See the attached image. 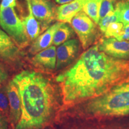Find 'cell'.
<instances>
[{
    "mask_svg": "<svg viewBox=\"0 0 129 129\" xmlns=\"http://www.w3.org/2000/svg\"><path fill=\"white\" fill-rule=\"evenodd\" d=\"M64 105L96 98L121 84L129 82V60L111 57L90 47L71 67L57 75Z\"/></svg>",
    "mask_w": 129,
    "mask_h": 129,
    "instance_id": "1",
    "label": "cell"
},
{
    "mask_svg": "<svg viewBox=\"0 0 129 129\" xmlns=\"http://www.w3.org/2000/svg\"><path fill=\"white\" fill-rule=\"evenodd\" d=\"M12 80L17 85L22 114L15 129H40L50 120L56 107L54 85L48 77L34 71L25 70Z\"/></svg>",
    "mask_w": 129,
    "mask_h": 129,
    "instance_id": "2",
    "label": "cell"
},
{
    "mask_svg": "<svg viewBox=\"0 0 129 129\" xmlns=\"http://www.w3.org/2000/svg\"><path fill=\"white\" fill-rule=\"evenodd\" d=\"M86 112L98 116H122L129 114V82L115 85L87 104Z\"/></svg>",
    "mask_w": 129,
    "mask_h": 129,
    "instance_id": "3",
    "label": "cell"
},
{
    "mask_svg": "<svg viewBox=\"0 0 129 129\" xmlns=\"http://www.w3.org/2000/svg\"><path fill=\"white\" fill-rule=\"evenodd\" d=\"M0 26L20 48L29 44L22 20L19 17L14 7L0 9Z\"/></svg>",
    "mask_w": 129,
    "mask_h": 129,
    "instance_id": "4",
    "label": "cell"
},
{
    "mask_svg": "<svg viewBox=\"0 0 129 129\" xmlns=\"http://www.w3.org/2000/svg\"><path fill=\"white\" fill-rule=\"evenodd\" d=\"M71 26L78 36L84 49H88L98 37L96 24L83 11L79 12L70 22Z\"/></svg>",
    "mask_w": 129,
    "mask_h": 129,
    "instance_id": "5",
    "label": "cell"
},
{
    "mask_svg": "<svg viewBox=\"0 0 129 129\" xmlns=\"http://www.w3.org/2000/svg\"><path fill=\"white\" fill-rule=\"evenodd\" d=\"M32 12L43 30L50 26L51 23L56 19V8L49 0H30Z\"/></svg>",
    "mask_w": 129,
    "mask_h": 129,
    "instance_id": "6",
    "label": "cell"
},
{
    "mask_svg": "<svg viewBox=\"0 0 129 129\" xmlns=\"http://www.w3.org/2000/svg\"><path fill=\"white\" fill-rule=\"evenodd\" d=\"M23 54L20 47L9 35L0 28V60L10 64L19 63Z\"/></svg>",
    "mask_w": 129,
    "mask_h": 129,
    "instance_id": "7",
    "label": "cell"
},
{
    "mask_svg": "<svg viewBox=\"0 0 129 129\" xmlns=\"http://www.w3.org/2000/svg\"><path fill=\"white\" fill-rule=\"evenodd\" d=\"M80 48V42L72 38L63 43L56 48V70L63 69L76 59Z\"/></svg>",
    "mask_w": 129,
    "mask_h": 129,
    "instance_id": "8",
    "label": "cell"
},
{
    "mask_svg": "<svg viewBox=\"0 0 129 129\" xmlns=\"http://www.w3.org/2000/svg\"><path fill=\"white\" fill-rule=\"evenodd\" d=\"M98 44L100 50L118 59H129V41H119L115 38H104Z\"/></svg>",
    "mask_w": 129,
    "mask_h": 129,
    "instance_id": "9",
    "label": "cell"
},
{
    "mask_svg": "<svg viewBox=\"0 0 129 129\" xmlns=\"http://www.w3.org/2000/svg\"><path fill=\"white\" fill-rule=\"evenodd\" d=\"M6 90L9 102V119L12 125L18 123L22 114L21 100L18 88L13 81L10 80L6 85Z\"/></svg>",
    "mask_w": 129,
    "mask_h": 129,
    "instance_id": "10",
    "label": "cell"
},
{
    "mask_svg": "<svg viewBox=\"0 0 129 129\" xmlns=\"http://www.w3.org/2000/svg\"><path fill=\"white\" fill-rule=\"evenodd\" d=\"M56 48L53 45L35 54L31 63L38 68L52 71L56 69Z\"/></svg>",
    "mask_w": 129,
    "mask_h": 129,
    "instance_id": "11",
    "label": "cell"
},
{
    "mask_svg": "<svg viewBox=\"0 0 129 129\" xmlns=\"http://www.w3.org/2000/svg\"><path fill=\"white\" fill-rule=\"evenodd\" d=\"M62 22H56L53 24L49 28L47 29L41 35H40L37 38L36 40L32 42L30 45L29 53L32 55H35L40 51L46 49L50 47L53 44V38L56 30L60 26Z\"/></svg>",
    "mask_w": 129,
    "mask_h": 129,
    "instance_id": "12",
    "label": "cell"
},
{
    "mask_svg": "<svg viewBox=\"0 0 129 129\" xmlns=\"http://www.w3.org/2000/svg\"><path fill=\"white\" fill-rule=\"evenodd\" d=\"M85 0H74L56 8V20L64 23H69L72 19L83 10Z\"/></svg>",
    "mask_w": 129,
    "mask_h": 129,
    "instance_id": "13",
    "label": "cell"
},
{
    "mask_svg": "<svg viewBox=\"0 0 129 129\" xmlns=\"http://www.w3.org/2000/svg\"><path fill=\"white\" fill-rule=\"evenodd\" d=\"M28 14L22 20L26 34L30 42L34 41L43 31L40 22L37 20L32 12L30 0H27Z\"/></svg>",
    "mask_w": 129,
    "mask_h": 129,
    "instance_id": "14",
    "label": "cell"
},
{
    "mask_svg": "<svg viewBox=\"0 0 129 129\" xmlns=\"http://www.w3.org/2000/svg\"><path fill=\"white\" fill-rule=\"evenodd\" d=\"M74 35L75 32L72 27L67 23L62 22L54 34L53 44L55 46H60L66 41L72 39Z\"/></svg>",
    "mask_w": 129,
    "mask_h": 129,
    "instance_id": "15",
    "label": "cell"
},
{
    "mask_svg": "<svg viewBox=\"0 0 129 129\" xmlns=\"http://www.w3.org/2000/svg\"><path fill=\"white\" fill-rule=\"evenodd\" d=\"M102 0H85L82 11L96 24L99 22V12Z\"/></svg>",
    "mask_w": 129,
    "mask_h": 129,
    "instance_id": "16",
    "label": "cell"
},
{
    "mask_svg": "<svg viewBox=\"0 0 129 129\" xmlns=\"http://www.w3.org/2000/svg\"><path fill=\"white\" fill-rule=\"evenodd\" d=\"M115 12L119 22L124 25L129 23V2L121 1L116 3Z\"/></svg>",
    "mask_w": 129,
    "mask_h": 129,
    "instance_id": "17",
    "label": "cell"
},
{
    "mask_svg": "<svg viewBox=\"0 0 129 129\" xmlns=\"http://www.w3.org/2000/svg\"><path fill=\"white\" fill-rule=\"evenodd\" d=\"M124 24L120 22H114L108 26L104 32L105 38H115L120 36L123 30Z\"/></svg>",
    "mask_w": 129,
    "mask_h": 129,
    "instance_id": "18",
    "label": "cell"
},
{
    "mask_svg": "<svg viewBox=\"0 0 129 129\" xmlns=\"http://www.w3.org/2000/svg\"><path fill=\"white\" fill-rule=\"evenodd\" d=\"M0 112L7 118L9 117V102L6 86H1L0 87Z\"/></svg>",
    "mask_w": 129,
    "mask_h": 129,
    "instance_id": "19",
    "label": "cell"
},
{
    "mask_svg": "<svg viewBox=\"0 0 129 129\" xmlns=\"http://www.w3.org/2000/svg\"><path fill=\"white\" fill-rule=\"evenodd\" d=\"M114 0H102L99 12V20L115 12Z\"/></svg>",
    "mask_w": 129,
    "mask_h": 129,
    "instance_id": "20",
    "label": "cell"
},
{
    "mask_svg": "<svg viewBox=\"0 0 129 129\" xmlns=\"http://www.w3.org/2000/svg\"><path fill=\"white\" fill-rule=\"evenodd\" d=\"M117 22H119L118 19L115 12H114L112 13L109 14V15L106 16V17H105L104 18L101 19V20H100L98 25H99V29L101 30V32L104 33L111 23Z\"/></svg>",
    "mask_w": 129,
    "mask_h": 129,
    "instance_id": "21",
    "label": "cell"
},
{
    "mask_svg": "<svg viewBox=\"0 0 129 129\" xmlns=\"http://www.w3.org/2000/svg\"><path fill=\"white\" fill-rule=\"evenodd\" d=\"M116 39L119 41H129V23L124 25L123 30L122 34L117 37Z\"/></svg>",
    "mask_w": 129,
    "mask_h": 129,
    "instance_id": "22",
    "label": "cell"
},
{
    "mask_svg": "<svg viewBox=\"0 0 129 129\" xmlns=\"http://www.w3.org/2000/svg\"><path fill=\"white\" fill-rule=\"evenodd\" d=\"M16 4V0H2L0 6V9H6L9 7H15Z\"/></svg>",
    "mask_w": 129,
    "mask_h": 129,
    "instance_id": "23",
    "label": "cell"
},
{
    "mask_svg": "<svg viewBox=\"0 0 129 129\" xmlns=\"http://www.w3.org/2000/svg\"><path fill=\"white\" fill-rule=\"evenodd\" d=\"M8 78V74L3 64L0 62V82L6 81Z\"/></svg>",
    "mask_w": 129,
    "mask_h": 129,
    "instance_id": "24",
    "label": "cell"
},
{
    "mask_svg": "<svg viewBox=\"0 0 129 129\" xmlns=\"http://www.w3.org/2000/svg\"><path fill=\"white\" fill-rule=\"evenodd\" d=\"M8 120L7 117L0 112V129H7Z\"/></svg>",
    "mask_w": 129,
    "mask_h": 129,
    "instance_id": "25",
    "label": "cell"
},
{
    "mask_svg": "<svg viewBox=\"0 0 129 129\" xmlns=\"http://www.w3.org/2000/svg\"><path fill=\"white\" fill-rule=\"evenodd\" d=\"M54 1H55L57 4L63 5L72 2V1H74V0H54Z\"/></svg>",
    "mask_w": 129,
    "mask_h": 129,
    "instance_id": "26",
    "label": "cell"
},
{
    "mask_svg": "<svg viewBox=\"0 0 129 129\" xmlns=\"http://www.w3.org/2000/svg\"><path fill=\"white\" fill-rule=\"evenodd\" d=\"M1 1H2V0H0V6H1Z\"/></svg>",
    "mask_w": 129,
    "mask_h": 129,
    "instance_id": "27",
    "label": "cell"
},
{
    "mask_svg": "<svg viewBox=\"0 0 129 129\" xmlns=\"http://www.w3.org/2000/svg\"><path fill=\"white\" fill-rule=\"evenodd\" d=\"M1 82H0V87H1Z\"/></svg>",
    "mask_w": 129,
    "mask_h": 129,
    "instance_id": "28",
    "label": "cell"
},
{
    "mask_svg": "<svg viewBox=\"0 0 129 129\" xmlns=\"http://www.w3.org/2000/svg\"><path fill=\"white\" fill-rule=\"evenodd\" d=\"M125 1H128V2H129V0H125Z\"/></svg>",
    "mask_w": 129,
    "mask_h": 129,
    "instance_id": "29",
    "label": "cell"
}]
</instances>
